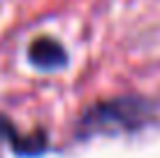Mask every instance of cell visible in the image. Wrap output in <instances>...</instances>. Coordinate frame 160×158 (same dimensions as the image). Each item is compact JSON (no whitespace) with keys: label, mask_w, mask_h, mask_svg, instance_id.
Segmentation results:
<instances>
[{"label":"cell","mask_w":160,"mask_h":158,"mask_svg":"<svg viewBox=\"0 0 160 158\" xmlns=\"http://www.w3.org/2000/svg\"><path fill=\"white\" fill-rule=\"evenodd\" d=\"M28 58L32 65L37 68H60V65L68 63V54H65V47L60 44L53 37H37L35 42L28 49Z\"/></svg>","instance_id":"obj_2"},{"label":"cell","mask_w":160,"mask_h":158,"mask_svg":"<svg viewBox=\"0 0 160 158\" xmlns=\"http://www.w3.org/2000/svg\"><path fill=\"white\" fill-rule=\"evenodd\" d=\"M151 114V105L142 98H114L98 102L81 116L79 126L84 133H121L144 126Z\"/></svg>","instance_id":"obj_1"},{"label":"cell","mask_w":160,"mask_h":158,"mask_svg":"<svg viewBox=\"0 0 160 158\" xmlns=\"http://www.w3.org/2000/svg\"><path fill=\"white\" fill-rule=\"evenodd\" d=\"M2 130L7 133V137H9V142H12V146L19 154H40V151L47 146V137H44L42 133H37V135H30V137H21L19 133L12 128V126H2Z\"/></svg>","instance_id":"obj_3"}]
</instances>
